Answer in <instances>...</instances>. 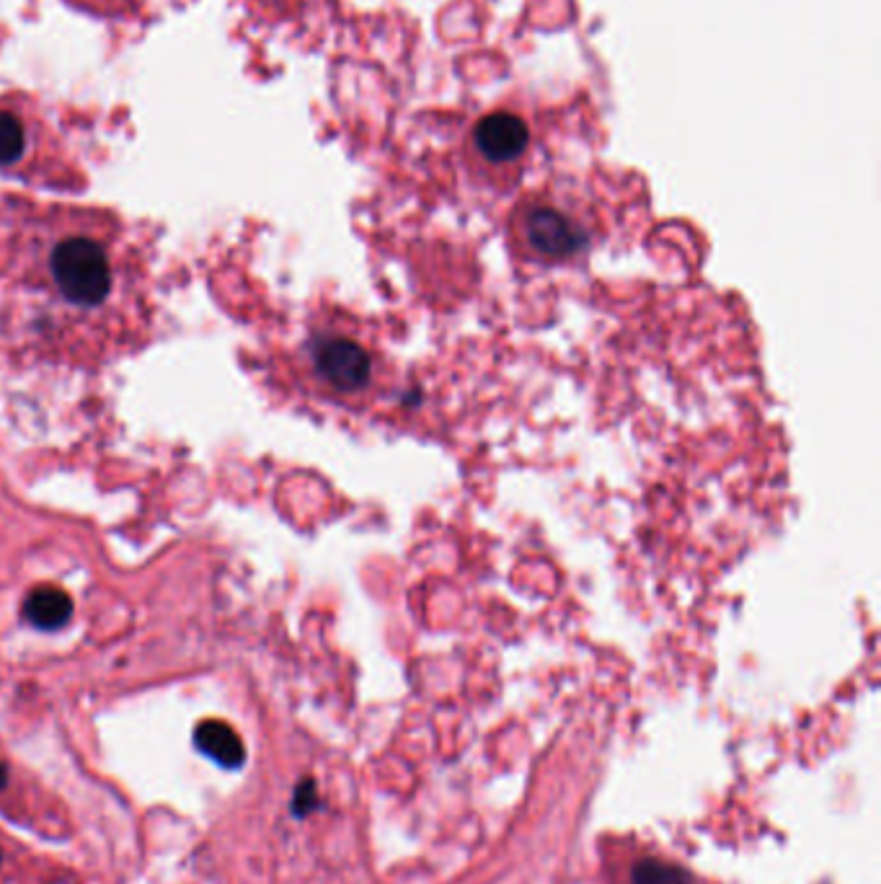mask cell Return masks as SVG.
<instances>
[{"instance_id": "6da1fadb", "label": "cell", "mask_w": 881, "mask_h": 884, "mask_svg": "<svg viewBox=\"0 0 881 884\" xmlns=\"http://www.w3.org/2000/svg\"><path fill=\"white\" fill-rule=\"evenodd\" d=\"M53 277L60 293L78 306H99L112 290L106 253L91 238H68L53 251Z\"/></svg>"}, {"instance_id": "7a4b0ae2", "label": "cell", "mask_w": 881, "mask_h": 884, "mask_svg": "<svg viewBox=\"0 0 881 884\" xmlns=\"http://www.w3.org/2000/svg\"><path fill=\"white\" fill-rule=\"evenodd\" d=\"M316 367L331 386L342 390L363 388L370 378V360L363 347L350 339H321L316 344Z\"/></svg>"}, {"instance_id": "3957f363", "label": "cell", "mask_w": 881, "mask_h": 884, "mask_svg": "<svg viewBox=\"0 0 881 884\" xmlns=\"http://www.w3.org/2000/svg\"><path fill=\"white\" fill-rule=\"evenodd\" d=\"M527 241L544 257H569L582 249L584 234L556 209H533L527 217Z\"/></svg>"}, {"instance_id": "277c9868", "label": "cell", "mask_w": 881, "mask_h": 884, "mask_svg": "<svg viewBox=\"0 0 881 884\" xmlns=\"http://www.w3.org/2000/svg\"><path fill=\"white\" fill-rule=\"evenodd\" d=\"M70 615H73V600L55 585H39L24 600V619L32 626L45 628V632H55V628L65 626Z\"/></svg>"}, {"instance_id": "5b68a950", "label": "cell", "mask_w": 881, "mask_h": 884, "mask_svg": "<svg viewBox=\"0 0 881 884\" xmlns=\"http://www.w3.org/2000/svg\"><path fill=\"white\" fill-rule=\"evenodd\" d=\"M194 745H197L207 758H213L215 763L226 768H238L245 758L243 743L241 737H238V732L218 719L202 722L199 727L194 729Z\"/></svg>"}, {"instance_id": "8992f818", "label": "cell", "mask_w": 881, "mask_h": 884, "mask_svg": "<svg viewBox=\"0 0 881 884\" xmlns=\"http://www.w3.org/2000/svg\"><path fill=\"white\" fill-rule=\"evenodd\" d=\"M527 143V129L512 117H491L479 129V148L491 161H510Z\"/></svg>"}, {"instance_id": "52a82bcc", "label": "cell", "mask_w": 881, "mask_h": 884, "mask_svg": "<svg viewBox=\"0 0 881 884\" xmlns=\"http://www.w3.org/2000/svg\"><path fill=\"white\" fill-rule=\"evenodd\" d=\"M633 884H693V874L688 869L670 864L660 859H644L633 866L631 872Z\"/></svg>"}, {"instance_id": "ba28073f", "label": "cell", "mask_w": 881, "mask_h": 884, "mask_svg": "<svg viewBox=\"0 0 881 884\" xmlns=\"http://www.w3.org/2000/svg\"><path fill=\"white\" fill-rule=\"evenodd\" d=\"M24 154V127L13 114L0 112V166L16 163Z\"/></svg>"}, {"instance_id": "9c48e42d", "label": "cell", "mask_w": 881, "mask_h": 884, "mask_svg": "<svg viewBox=\"0 0 881 884\" xmlns=\"http://www.w3.org/2000/svg\"><path fill=\"white\" fill-rule=\"evenodd\" d=\"M319 807V792H316V784L313 781H302V784L295 789V796H293V813L298 817H306L313 813V809Z\"/></svg>"}, {"instance_id": "30bf717a", "label": "cell", "mask_w": 881, "mask_h": 884, "mask_svg": "<svg viewBox=\"0 0 881 884\" xmlns=\"http://www.w3.org/2000/svg\"><path fill=\"white\" fill-rule=\"evenodd\" d=\"M5 781H9V771H5V766L0 763V789L5 786Z\"/></svg>"}]
</instances>
